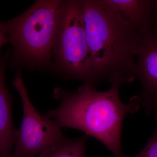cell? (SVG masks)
I'll return each mask as SVG.
<instances>
[{"mask_svg":"<svg viewBox=\"0 0 157 157\" xmlns=\"http://www.w3.org/2000/svg\"><path fill=\"white\" fill-rule=\"evenodd\" d=\"M89 137L85 134L77 138L65 137L46 149L37 157H85V150Z\"/></svg>","mask_w":157,"mask_h":157,"instance_id":"9c48e42d","label":"cell"},{"mask_svg":"<svg viewBox=\"0 0 157 157\" xmlns=\"http://www.w3.org/2000/svg\"><path fill=\"white\" fill-rule=\"evenodd\" d=\"M153 11L155 21V30L157 32V0H151Z\"/></svg>","mask_w":157,"mask_h":157,"instance_id":"8fae6325","label":"cell"},{"mask_svg":"<svg viewBox=\"0 0 157 157\" xmlns=\"http://www.w3.org/2000/svg\"><path fill=\"white\" fill-rule=\"evenodd\" d=\"M121 82L111 83L105 91H98L86 84L76 91L57 87L54 98L60 101L56 108L44 115L54 120L62 127L79 130L104 144L114 157H126L121 150V132L125 116L134 113L140 105L137 95L128 104L120 97Z\"/></svg>","mask_w":157,"mask_h":157,"instance_id":"7a4b0ae2","label":"cell"},{"mask_svg":"<svg viewBox=\"0 0 157 157\" xmlns=\"http://www.w3.org/2000/svg\"><path fill=\"white\" fill-rule=\"evenodd\" d=\"M89 52L91 86L134 81L140 34L111 0H82Z\"/></svg>","mask_w":157,"mask_h":157,"instance_id":"6da1fadb","label":"cell"},{"mask_svg":"<svg viewBox=\"0 0 157 157\" xmlns=\"http://www.w3.org/2000/svg\"><path fill=\"white\" fill-rule=\"evenodd\" d=\"M127 22L138 32L155 29L151 0H111Z\"/></svg>","mask_w":157,"mask_h":157,"instance_id":"ba28073f","label":"cell"},{"mask_svg":"<svg viewBox=\"0 0 157 157\" xmlns=\"http://www.w3.org/2000/svg\"><path fill=\"white\" fill-rule=\"evenodd\" d=\"M139 34L136 72L141 87L137 96L145 114L157 121V32L151 29Z\"/></svg>","mask_w":157,"mask_h":157,"instance_id":"8992f818","label":"cell"},{"mask_svg":"<svg viewBox=\"0 0 157 157\" xmlns=\"http://www.w3.org/2000/svg\"><path fill=\"white\" fill-rule=\"evenodd\" d=\"M133 157H157V128L153 132L145 147Z\"/></svg>","mask_w":157,"mask_h":157,"instance_id":"30bf717a","label":"cell"},{"mask_svg":"<svg viewBox=\"0 0 157 157\" xmlns=\"http://www.w3.org/2000/svg\"><path fill=\"white\" fill-rule=\"evenodd\" d=\"M22 104L23 117L17 129L16 142L11 157L38 156L46 149L65 137L62 127L54 120L40 114L29 97L20 69L12 81Z\"/></svg>","mask_w":157,"mask_h":157,"instance_id":"5b68a950","label":"cell"},{"mask_svg":"<svg viewBox=\"0 0 157 157\" xmlns=\"http://www.w3.org/2000/svg\"><path fill=\"white\" fill-rule=\"evenodd\" d=\"M52 57L63 75L91 86L82 0L62 1Z\"/></svg>","mask_w":157,"mask_h":157,"instance_id":"277c9868","label":"cell"},{"mask_svg":"<svg viewBox=\"0 0 157 157\" xmlns=\"http://www.w3.org/2000/svg\"><path fill=\"white\" fill-rule=\"evenodd\" d=\"M61 0H37L13 19L1 23V47L12 46V63L43 67L52 61Z\"/></svg>","mask_w":157,"mask_h":157,"instance_id":"3957f363","label":"cell"},{"mask_svg":"<svg viewBox=\"0 0 157 157\" xmlns=\"http://www.w3.org/2000/svg\"><path fill=\"white\" fill-rule=\"evenodd\" d=\"M9 57L4 55L0 63V157H11L16 142L12 114V98L6 84V70Z\"/></svg>","mask_w":157,"mask_h":157,"instance_id":"52a82bcc","label":"cell"}]
</instances>
